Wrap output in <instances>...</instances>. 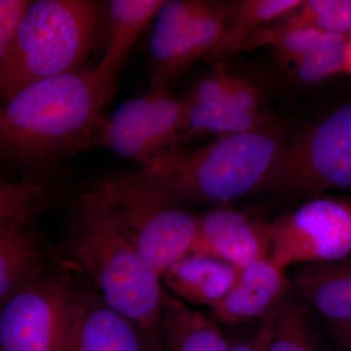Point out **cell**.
<instances>
[{
    "label": "cell",
    "mask_w": 351,
    "mask_h": 351,
    "mask_svg": "<svg viewBox=\"0 0 351 351\" xmlns=\"http://www.w3.org/2000/svg\"><path fill=\"white\" fill-rule=\"evenodd\" d=\"M291 291L286 270L269 258L241 269L234 287L210 309L215 319L235 326L267 317Z\"/></svg>",
    "instance_id": "15"
},
{
    "label": "cell",
    "mask_w": 351,
    "mask_h": 351,
    "mask_svg": "<svg viewBox=\"0 0 351 351\" xmlns=\"http://www.w3.org/2000/svg\"><path fill=\"white\" fill-rule=\"evenodd\" d=\"M304 0H242L230 2L223 36L206 57L209 62H223L237 54L241 44L253 32L271 21L286 17Z\"/></svg>",
    "instance_id": "20"
},
{
    "label": "cell",
    "mask_w": 351,
    "mask_h": 351,
    "mask_svg": "<svg viewBox=\"0 0 351 351\" xmlns=\"http://www.w3.org/2000/svg\"><path fill=\"white\" fill-rule=\"evenodd\" d=\"M346 73L351 75V34L348 36V46H346Z\"/></svg>",
    "instance_id": "29"
},
{
    "label": "cell",
    "mask_w": 351,
    "mask_h": 351,
    "mask_svg": "<svg viewBox=\"0 0 351 351\" xmlns=\"http://www.w3.org/2000/svg\"><path fill=\"white\" fill-rule=\"evenodd\" d=\"M161 334L165 351H230L214 321L164 291Z\"/></svg>",
    "instance_id": "18"
},
{
    "label": "cell",
    "mask_w": 351,
    "mask_h": 351,
    "mask_svg": "<svg viewBox=\"0 0 351 351\" xmlns=\"http://www.w3.org/2000/svg\"><path fill=\"white\" fill-rule=\"evenodd\" d=\"M114 90L95 68L21 90L0 112L2 158L34 165L94 145L104 123L101 108Z\"/></svg>",
    "instance_id": "1"
},
{
    "label": "cell",
    "mask_w": 351,
    "mask_h": 351,
    "mask_svg": "<svg viewBox=\"0 0 351 351\" xmlns=\"http://www.w3.org/2000/svg\"><path fill=\"white\" fill-rule=\"evenodd\" d=\"M230 3L202 0L164 1L149 41L152 87L168 88L196 61L206 58L223 36Z\"/></svg>",
    "instance_id": "7"
},
{
    "label": "cell",
    "mask_w": 351,
    "mask_h": 351,
    "mask_svg": "<svg viewBox=\"0 0 351 351\" xmlns=\"http://www.w3.org/2000/svg\"><path fill=\"white\" fill-rule=\"evenodd\" d=\"M163 0H112L107 3V46L97 71L115 86L134 44L162 6Z\"/></svg>",
    "instance_id": "17"
},
{
    "label": "cell",
    "mask_w": 351,
    "mask_h": 351,
    "mask_svg": "<svg viewBox=\"0 0 351 351\" xmlns=\"http://www.w3.org/2000/svg\"><path fill=\"white\" fill-rule=\"evenodd\" d=\"M95 189L120 230L159 276L191 253L197 221L172 196L136 172L105 180Z\"/></svg>",
    "instance_id": "5"
},
{
    "label": "cell",
    "mask_w": 351,
    "mask_h": 351,
    "mask_svg": "<svg viewBox=\"0 0 351 351\" xmlns=\"http://www.w3.org/2000/svg\"><path fill=\"white\" fill-rule=\"evenodd\" d=\"M41 196L43 191L31 179L0 186L1 304L43 276V253L34 226Z\"/></svg>",
    "instance_id": "11"
},
{
    "label": "cell",
    "mask_w": 351,
    "mask_h": 351,
    "mask_svg": "<svg viewBox=\"0 0 351 351\" xmlns=\"http://www.w3.org/2000/svg\"><path fill=\"white\" fill-rule=\"evenodd\" d=\"M282 24L330 34H351V0H308L286 16Z\"/></svg>",
    "instance_id": "24"
},
{
    "label": "cell",
    "mask_w": 351,
    "mask_h": 351,
    "mask_svg": "<svg viewBox=\"0 0 351 351\" xmlns=\"http://www.w3.org/2000/svg\"><path fill=\"white\" fill-rule=\"evenodd\" d=\"M323 34L324 32L313 27H291L280 22L253 32L241 44L237 54L262 46H272L280 59L285 63L293 64L308 52L319 41Z\"/></svg>",
    "instance_id": "23"
},
{
    "label": "cell",
    "mask_w": 351,
    "mask_h": 351,
    "mask_svg": "<svg viewBox=\"0 0 351 351\" xmlns=\"http://www.w3.org/2000/svg\"><path fill=\"white\" fill-rule=\"evenodd\" d=\"M64 248L108 306L141 330L149 350L165 351L161 334L165 288L161 276L120 230L96 189L76 204Z\"/></svg>",
    "instance_id": "2"
},
{
    "label": "cell",
    "mask_w": 351,
    "mask_h": 351,
    "mask_svg": "<svg viewBox=\"0 0 351 351\" xmlns=\"http://www.w3.org/2000/svg\"><path fill=\"white\" fill-rule=\"evenodd\" d=\"M196 221L197 230L191 252L213 256L239 269L269 260L267 223L230 208L208 211Z\"/></svg>",
    "instance_id": "12"
},
{
    "label": "cell",
    "mask_w": 351,
    "mask_h": 351,
    "mask_svg": "<svg viewBox=\"0 0 351 351\" xmlns=\"http://www.w3.org/2000/svg\"><path fill=\"white\" fill-rule=\"evenodd\" d=\"M262 101L263 95L255 85L242 80L239 76L233 75L230 93L226 103L223 105L210 106H228L237 110L254 112L260 110Z\"/></svg>",
    "instance_id": "26"
},
{
    "label": "cell",
    "mask_w": 351,
    "mask_h": 351,
    "mask_svg": "<svg viewBox=\"0 0 351 351\" xmlns=\"http://www.w3.org/2000/svg\"><path fill=\"white\" fill-rule=\"evenodd\" d=\"M80 289L64 276H41L2 304L0 351H63Z\"/></svg>",
    "instance_id": "10"
},
{
    "label": "cell",
    "mask_w": 351,
    "mask_h": 351,
    "mask_svg": "<svg viewBox=\"0 0 351 351\" xmlns=\"http://www.w3.org/2000/svg\"><path fill=\"white\" fill-rule=\"evenodd\" d=\"M29 0L0 1V63L12 51L25 14L32 5Z\"/></svg>",
    "instance_id": "25"
},
{
    "label": "cell",
    "mask_w": 351,
    "mask_h": 351,
    "mask_svg": "<svg viewBox=\"0 0 351 351\" xmlns=\"http://www.w3.org/2000/svg\"><path fill=\"white\" fill-rule=\"evenodd\" d=\"M263 191L286 199L351 191V103L284 145Z\"/></svg>",
    "instance_id": "6"
},
{
    "label": "cell",
    "mask_w": 351,
    "mask_h": 351,
    "mask_svg": "<svg viewBox=\"0 0 351 351\" xmlns=\"http://www.w3.org/2000/svg\"><path fill=\"white\" fill-rule=\"evenodd\" d=\"M348 36L324 32L308 52L293 63L295 76L302 82L316 83L346 73Z\"/></svg>",
    "instance_id": "22"
},
{
    "label": "cell",
    "mask_w": 351,
    "mask_h": 351,
    "mask_svg": "<svg viewBox=\"0 0 351 351\" xmlns=\"http://www.w3.org/2000/svg\"><path fill=\"white\" fill-rule=\"evenodd\" d=\"M269 260L292 265L334 262L351 256V196L319 195L267 223Z\"/></svg>",
    "instance_id": "8"
},
{
    "label": "cell",
    "mask_w": 351,
    "mask_h": 351,
    "mask_svg": "<svg viewBox=\"0 0 351 351\" xmlns=\"http://www.w3.org/2000/svg\"><path fill=\"white\" fill-rule=\"evenodd\" d=\"M63 351H149L143 332L96 289L78 291Z\"/></svg>",
    "instance_id": "13"
},
{
    "label": "cell",
    "mask_w": 351,
    "mask_h": 351,
    "mask_svg": "<svg viewBox=\"0 0 351 351\" xmlns=\"http://www.w3.org/2000/svg\"><path fill=\"white\" fill-rule=\"evenodd\" d=\"M285 144L282 129L269 124L195 151L173 149L136 173L179 202L226 204L263 191Z\"/></svg>",
    "instance_id": "3"
},
{
    "label": "cell",
    "mask_w": 351,
    "mask_h": 351,
    "mask_svg": "<svg viewBox=\"0 0 351 351\" xmlns=\"http://www.w3.org/2000/svg\"><path fill=\"white\" fill-rule=\"evenodd\" d=\"M292 292L335 335L351 329V256L295 265Z\"/></svg>",
    "instance_id": "14"
},
{
    "label": "cell",
    "mask_w": 351,
    "mask_h": 351,
    "mask_svg": "<svg viewBox=\"0 0 351 351\" xmlns=\"http://www.w3.org/2000/svg\"><path fill=\"white\" fill-rule=\"evenodd\" d=\"M267 322L265 317L260 320V326L253 334L230 341V351H267Z\"/></svg>",
    "instance_id": "27"
},
{
    "label": "cell",
    "mask_w": 351,
    "mask_h": 351,
    "mask_svg": "<svg viewBox=\"0 0 351 351\" xmlns=\"http://www.w3.org/2000/svg\"><path fill=\"white\" fill-rule=\"evenodd\" d=\"M186 106V120L181 140L203 134L223 136L243 133L271 124V117L261 110L248 112L228 106L198 105L188 101Z\"/></svg>",
    "instance_id": "21"
},
{
    "label": "cell",
    "mask_w": 351,
    "mask_h": 351,
    "mask_svg": "<svg viewBox=\"0 0 351 351\" xmlns=\"http://www.w3.org/2000/svg\"><path fill=\"white\" fill-rule=\"evenodd\" d=\"M241 269L213 256L191 252L161 276V282L178 299L211 308L239 280Z\"/></svg>",
    "instance_id": "16"
},
{
    "label": "cell",
    "mask_w": 351,
    "mask_h": 351,
    "mask_svg": "<svg viewBox=\"0 0 351 351\" xmlns=\"http://www.w3.org/2000/svg\"><path fill=\"white\" fill-rule=\"evenodd\" d=\"M184 99L168 88L151 87L137 98L120 106L104 121L94 145L149 167L177 149L186 120Z\"/></svg>",
    "instance_id": "9"
},
{
    "label": "cell",
    "mask_w": 351,
    "mask_h": 351,
    "mask_svg": "<svg viewBox=\"0 0 351 351\" xmlns=\"http://www.w3.org/2000/svg\"><path fill=\"white\" fill-rule=\"evenodd\" d=\"M265 319L267 351H334L321 334L319 321L292 291Z\"/></svg>",
    "instance_id": "19"
},
{
    "label": "cell",
    "mask_w": 351,
    "mask_h": 351,
    "mask_svg": "<svg viewBox=\"0 0 351 351\" xmlns=\"http://www.w3.org/2000/svg\"><path fill=\"white\" fill-rule=\"evenodd\" d=\"M106 22L107 3L103 2L32 1L12 51L0 63L4 103L34 83L83 71Z\"/></svg>",
    "instance_id": "4"
},
{
    "label": "cell",
    "mask_w": 351,
    "mask_h": 351,
    "mask_svg": "<svg viewBox=\"0 0 351 351\" xmlns=\"http://www.w3.org/2000/svg\"><path fill=\"white\" fill-rule=\"evenodd\" d=\"M336 336L351 351V329L339 332Z\"/></svg>",
    "instance_id": "28"
}]
</instances>
